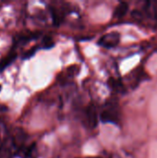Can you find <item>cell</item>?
<instances>
[{"instance_id":"1","label":"cell","mask_w":157,"mask_h":158,"mask_svg":"<svg viewBox=\"0 0 157 158\" xmlns=\"http://www.w3.org/2000/svg\"><path fill=\"white\" fill-rule=\"evenodd\" d=\"M120 41V35L118 32H110L104 36H102L99 41L98 44L101 46H104L105 48H112L118 44Z\"/></svg>"},{"instance_id":"2","label":"cell","mask_w":157,"mask_h":158,"mask_svg":"<svg viewBox=\"0 0 157 158\" xmlns=\"http://www.w3.org/2000/svg\"><path fill=\"white\" fill-rule=\"evenodd\" d=\"M100 118L102 122L105 123H117L118 120V111L116 110L115 107L110 106L107 109H105L101 115H100Z\"/></svg>"},{"instance_id":"3","label":"cell","mask_w":157,"mask_h":158,"mask_svg":"<svg viewBox=\"0 0 157 158\" xmlns=\"http://www.w3.org/2000/svg\"><path fill=\"white\" fill-rule=\"evenodd\" d=\"M86 118H87V122L88 125L91 129H94L97 126L98 123V118H97V111L96 108L93 105H90L87 107L86 110Z\"/></svg>"},{"instance_id":"4","label":"cell","mask_w":157,"mask_h":158,"mask_svg":"<svg viewBox=\"0 0 157 158\" xmlns=\"http://www.w3.org/2000/svg\"><path fill=\"white\" fill-rule=\"evenodd\" d=\"M129 10V4L126 2H121L115 9L114 11V17L117 19L123 18Z\"/></svg>"},{"instance_id":"5","label":"cell","mask_w":157,"mask_h":158,"mask_svg":"<svg viewBox=\"0 0 157 158\" xmlns=\"http://www.w3.org/2000/svg\"><path fill=\"white\" fill-rule=\"evenodd\" d=\"M17 57V54L15 52H10L1 62H0V70L5 69L6 67H8Z\"/></svg>"},{"instance_id":"6","label":"cell","mask_w":157,"mask_h":158,"mask_svg":"<svg viewBox=\"0 0 157 158\" xmlns=\"http://www.w3.org/2000/svg\"><path fill=\"white\" fill-rule=\"evenodd\" d=\"M40 33L39 32H29L27 34H22L20 35L19 38H18V43H27L29 41H31V40H34V39H37L39 37Z\"/></svg>"},{"instance_id":"7","label":"cell","mask_w":157,"mask_h":158,"mask_svg":"<svg viewBox=\"0 0 157 158\" xmlns=\"http://www.w3.org/2000/svg\"><path fill=\"white\" fill-rule=\"evenodd\" d=\"M55 46V42L51 36H45L43 39V47L45 49H50Z\"/></svg>"},{"instance_id":"8","label":"cell","mask_w":157,"mask_h":158,"mask_svg":"<svg viewBox=\"0 0 157 158\" xmlns=\"http://www.w3.org/2000/svg\"><path fill=\"white\" fill-rule=\"evenodd\" d=\"M51 14H52V18H53V22H54V24H55L56 26L59 25V23H60V21H61V19H60V15L58 14V12H57L56 9H54V8L51 7Z\"/></svg>"},{"instance_id":"9","label":"cell","mask_w":157,"mask_h":158,"mask_svg":"<svg viewBox=\"0 0 157 158\" xmlns=\"http://www.w3.org/2000/svg\"><path fill=\"white\" fill-rule=\"evenodd\" d=\"M36 51H37V46L31 47V49H29L28 51L25 52V54L22 56V58H23V59H28V58H30L31 56H34V54L36 53Z\"/></svg>"},{"instance_id":"10","label":"cell","mask_w":157,"mask_h":158,"mask_svg":"<svg viewBox=\"0 0 157 158\" xmlns=\"http://www.w3.org/2000/svg\"><path fill=\"white\" fill-rule=\"evenodd\" d=\"M35 151V144L33 143L31 146H30L26 151H25V156L28 158H31L33 156V152Z\"/></svg>"},{"instance_id":"11","label":"cell","mask_w":157,"mask_h":158,"mask_svg":"<svg viewBox=\"0 0 157 158\" xmlns=\"http://www.w3.org/2000/svg\"><path fill=\"white\" fill-rule=\"evenodd\" d=\"M76 69H77V70L79 69L78 66H71V67H69V68L67 69V72H68V76H74V75L77 73V72H76Z\"/></svg>"},{"instance_id":"12","label":"cell","mask_w":157,"mask_h":158,"mask_svg":"<svg viewBox=\"0 0 157 158\" xmlns=\"http://www.w3.org/2000/svg\"><path fill=\"white\" fill-rule=\"evenodd\" d=\"M0 88H1V86H0Z\"/></svg>"}]
</instances>
